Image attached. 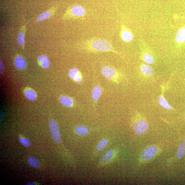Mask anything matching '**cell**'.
<instances>
[{"instance_id":"obj_13","label":"cell","mask_w":185,"mask_h":185,"mask_svg":"<svg viewBox=\"0 0 185 185\" xmlns=\"http://www.w3.org/2000/svg\"><path fill=\"white\" fill-rule=\"evenodd\" d=\"M102 93V88L99 85L95 86L92 92V98L94 102H97L100 98Z\"/></svg>"},{"instance_id":"obj_9","label":"cell","mask_w":185,"mask_h":185,"mask_svg":"<svg viewBox=\"0 0 185 185\" xmlns=\"http://www.w3.org/2000/svg\"><path fill=\"white\" fill-rule=\"evenodd\" d=\"M161 88H162V94L159 98V104L165 109H171L172 108L171 106L169 105L167 101L165 99L164 97V93L165 90H166V86L165 85H161Z\"/></svg>"},{"instance_id":"obj_16","label":"cell","mask_w":185,"mask_h":185,"mask_svg":"<svg viewBox=\"0 0 185 185\" xmlns=\"http://www.w3.org/2000/svg\"><path fill=\"white\" fill-rule=\"evenodd\" d=\"M60 100L62 104L66 107H72L73 104L72 99L70 97L64 96H61L60 98Z\"/></svg>"},{"instance_id":"obj_6","label":"cell","mask_w":185,"mask_h":185,"mask_svg":"<svg viewBox=\"0 0 185 185\" xmlns=\"http://www.w3.org/2000/svg\"><path fill=\"white\" fill-rule=\"evenodd\" d=\"M58 7L57 6H53L49 8L48 10L43 12L39 15L36 18V21L38 23L46 20L55 15Z\"/></svg>"},{"instance_id":"obj_10","label":"cell","mask_w":185,"mask_h":185,"mask_svg":"<svg viewBox=\"0 0 185 185\" xmlns=\"http://www.w3.org/2000/svg\"><path fill=\"white\" fill-rule=\"evenodd\" d=\"M14 65L19 70H23L26 66V63L24 58L20 56H18L15 59Z\"/></svg>"},{"instance_id":"obj_19","label":"cell","mask_w":185,"mask_h":185,"mask_svg":"<svg viewBox=\"0 0 185 185\" xmlns=\"http://www.w3.org/2000/svg\"><path fill=\"white\" fill-rule=\"evenodd\" d=\"M76 134L80 136H84L88 134V129L87 127L83 125L79 126L75 129Z\"/></svg>"},{"instance_id":"obj_4","label":"cell","mask_w":185,"mask_h":185,"mask_svg":"<svg viewBox=\"0 0 185 185\" xmlns=\"http://www.w3.org/2000/svg\"><path fill=\"white\" fill-rule=\"evenodd\" d=\"M49 129L53 139L57 143L61 142L60 130L57 123L55 120L51 119L49 122Z\"/></svg>"},{"instance_id":"obj_5","label":"cell","mask_w":185,"mask_h":185,"mask_svg":"<svg viewBox=\"0 0 185 185\" xmlns=\"http://www.w3.org/2000/svg\"><path fill=\"white\" fill-rule=\"evenodd\" d=\"M148 123L146 121L140 120L136 122L134 125V129L136 134L138 135L144 134L148 129Z\"/></svg>"},{"instance_id":"obj_27","label":"cell","mask_w":185,"mask_h":185,"mask_svg":"<svg viewBox=\"0 0 185 185\" xmlns=\"http://www.w3.org/2000/svg\"><path fill=\"white\" fill-rule=\"evenodd\" d=\"M0 68H1V72H2V70H3V64H2V62L1 61V63H0Z\"/></svg>"},{"instance_id":"obj_1","label":"cell","mask_w":185,"mask_h":185,"mask_svg":"<svg viewBox=\"0 0 185 185\" xmlns=\"http://www.w3.org/2000/svg\"><path fill=\"white\" fill-rule=\"evenodd\" d=\"M80 46L84 50L91 53L112 52L118 54L109 42L104 39L92 38L84 41Z\"/></svg>"},{"instance_id":"obj_2","label":"cell","mask_w":185,"mask_h":185,"mask_svg":"<svg viewBox=\"0 0 185 185\" xmlns=\"http://www.w3.org/2000/svg\"><path fill=\"white\" fill-rule=\"evenodd\" d=\"M86 16V11L82 6L75 5L69 7L62 17L63 21L70 20H84Z\"/></svg>"},{"instance_id":"obj_12","label":"cell","mask_w":185,"mask_h":185,"mask_svg":"<svg viewBox=\"0 0 185 185\" xmlns=\"http://www.w3.org/2000/svg\"><path fill=\"white\" fill-rule=\"evenodd\" d=\"M39 65L44 68H48L50 66L51 63L48 58L46 56L42 55L38 58Z\"/></svg>"},{"instance_id":"obj_23","label":"cell","mask_w":185,"mask_h":185,"mask_svg":"<svg viewBox=\"0 0 185 185\" xmlns=\"http://www.w3.org/2000/svg\"><path fill=\"white\" fill-rule=\"evenodd\" d=\"M143 60L145 63L149 64H153L155 62L154 59L150 54L145 53L143 56Z\"/></svg>"},{"instance_id":"obj_25","label":"cell","mask_w":185,"mask_h":185,"mask_svg":"<svg viewBox=\"0 0 185 185\" xmlns=\"http://www.w3.org/2000/svg\"><path fill=\"white\" fill-rule=\"evenodd\" d=\"M20 142L21 143L26 147H29L30 146L31 143L29 140L26 138H20L19 139Z\"/></svg>"},{"instance_id":"obj_21","label":"cell","mask_w":185,"mask_h":185,"mask_svg":"<svg viewBox=\"0 0 185 185\" xmlns=\"http://www.w3.org/2000/svg\"><path fill=\"white\" fill-rule=\"evenodd\" d=\"M28 163L30 166L34 168H37L39 166V160L33 156L28 158Z\"/></svg>"},{"instance_id":"obj_8","label":"cell","mask_w":185,"mask_h":185,"mask_svg":"<svg viewBox=\"0 0 185 185\" xmlns=\"http://www.w3.org/2000/svg\"><path fill=\"white\" fill-rule=\"evenodd\" d=\"M26 31V25L22 26L20 29L19 33L17 35V41L18 45L23 48H24L25 35Z\"/></svg>"},{"instance_id":"obj_22","label":"cell","mask_w":185,"mask_h":185,"mask_svg":"<svg viewBox=\"0 0 185 185\" xmlns=\"http://www.w3.org/2000/svg\"><path fill=\"white\" fill-rule=\"evenodd\" d=\"M69 75L71 80L75 81L76 78L79 76L81 75V74L77 69L73 68L71 69L69 72Z\"/></svg>"},{"instance_id":"obj_7","label":"cell","mask_w":185,"mask_h":185,"mask_svg":"<svg viewBox=\"0 0 185 185\" xmlns=\"http://www.w3.org/2000/svg\"><path fill=\"white\" fill-rule=\"evenodd\" d=\"M157 152L156 147L150 146L145 149L142 153L141 158L143 159L149 160L152 159L156 155Z\"/></svg>"},{"instance_id":"obj_17","label":"cell","mask_w":185,"mask_h":185,"mask_svg":"<svg viewBox=\"0 0 185 185\" xmlns=\"http://www.w3.org/2000/svg\"><path fill=\"white\" fill-rule=\"evenodd\" d=\"M121 36L123 40L125 42L131 41L133 39L132 34L130 32L127 30H123L121 33Z\"/></svg>"},{"instance_id":"obj_3","label":"cell","mask_w":185,"mask_h":185,"mask_svg":"<svg viewBox=\"0 0 185 185\" xmlns=\"http://www.w3.org/2000/svg\"><path fill=\"white\" fill-rule=\"evenodd\" d=\"M101 73L106 78L113 82L119 84L122 75L114 68L108 66H103L101 69Z\"/></svg>"},{"instance_id":"obj_24","label":"cell","mask_w":185,"mask_h":185,"mask_svg":"<svg viewBox=\"0 0 185 185\" xmlns=\"http://www.w3.org/2000/svg\"><path fill=\"white\" fill-rule=\"evenodd\" d=\"M107 143L108 141L106 139H103L100 140L97 145V150L98 151H100L106 146Z\"/></svg>"},{"instance_id":"obj_14","label":"cell","mask_w":185,"mask_h":185,"mask_svg":"<svg viewBox=\"0 0 185 185\" xmlns=\"http://www.w3.org/2000/svg\"><path fill=\"white\" fill-rule=\"evenodd\" d=\"M140 71L144 75L150 76L153 75L154 69L151 66L143 63L140 66Z\"/></svg>"},{"instance_id":"obj_20","label":"cell","mask_w":185,"mask_h":185,"mask_svg":"<svg viewBox=\"0 0 185 185\" xmlns=\"http://www.w3.org/2000/svg\"><path fill=\"white\" fill-rule=\"evenodd\" d=\"M185 155V140L182 142L180 144L178 152L177 155V159H180L183 157Z\"/></svg>"},{"instance_id":"obj_15","label":"cell","mask_w":185,"mask_h":185,"mask_svg":"<svg viewBox=\"0 0 185 185\" xmlns=\"http://www.w3.org/2000/svg\"><path fill=\"white\" fill-rule=\"evenodd\" d=\"M175 39L177 43H182L184 42L185 41V28L180 29L177 32Z\"/></svg>"},{"instance_id":"obj_26","label":"cell","mask_w":185,"mask_h":185,"mask_svg":"<svg viewBox=\"0 0 185 185\" xmlns=\"http://www.w3.org/2000/svg\"><path fill=\"white\" fill-rule=\"evenodd\" d=\"M82 76H81V75L78 76V77L76 78L75 81H76V82H77L78 83H80L81 82V81H82Z\"/></svg>"},{"instance_id":"obj_28","label":"cell","mask_w":185,"mask_h":185,"mask_svg":"<svg viewBox=\"0 0 185 185\" xmlns=\"http://www.w3.org/2000/svg\"><path fill=\"white\" fill-rule=\"evenodd\" d=\"M26 185H36V184L35 183H33V182H31V183H29L26 184Z\"/></svg>"},{"instance_id":"obj_11","label":"cell","mask_w":185,"mask_h":185,"mask_svg":"<svg viewBox=\"0 0 185 185\" xmlns=\"http://www.w3.org/2000/svg\"><path fill=\"white\" fill-rule=\"evenodd\" d=\"M114 154V150H108L102 155L100 158V161L103 163L109 162L113 159Z\"/></svg>"},{"instance_id":"obj_18","label":"cell","mask_w":185,"mask_h":185,"mask_svg":"<svg viewBox=\"0 0 185 185\" xmlns=\"http://www.w3.org/2000/svg\"><path fill=\"white\" fill-rule=\"evenodd\" d=\"M24 94L26 98L30 101L35 100L36 98V94L35 92L31 89H26L25 91Z\"/></svg>"}]
</instances>
